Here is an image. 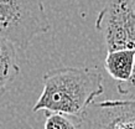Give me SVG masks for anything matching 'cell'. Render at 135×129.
Here are the masks:
<instances>
[{
	"instance_id": "1",
	"label": "cell",
	"mask_w": 135,
	"mask_h": 129,
	"mask_svg": "<svg viewBox=\"0 0 135 129\" xmlns=\"http://www.w3.org/2000/svg\"><path fill=\"white\" fill-rule=\"evenodd\" d=\"M44 88L32 111L79 117L104 91L100 73L88 68H55L44 75Z\"/></svg>"
},
{
	"instance_id": "3",
	"label": "cell",
	"mask_w": 135,
	"mask_h": 129,
	"mask_svg": "<svg viewBox=\"0 0 135 129\" xmlns=\"http://www.w3.org/2000/svg\"><path fill=\"white\" fill-rule=\"evenodd\" d=\"M95 27L108 51H135V11L131 0H107L97 16Z\"/></svg>"
},
{
	"instance_id": "5",
	"label": "cell",
	"mask_w": 135,
	"mask_h": 129,
	"mask_svg": "<svg viewBox=\"0 0 135 129\" xmlns=\"http://www.w3.org/2000/svg\"><path fill=\"white\" fill-rule=\"evenodd\" d=\"M16 50L11 42L0 39V96L8 91L20 73Z\"/></svg>"
},
{
	"instance_id": "6",
	"label": "cell",
	"mask_w": 135,
	"mask_h": 129,
	"mask_svg": "<svg viewBox=\"0 0 135 129\" xmlns=\"http://www.w3.org/2000/svg\"><path fill=\"white\" fill-rule=\"evenodd\" d=\"M135 61L134 50H113L108 51L104 61V67L108 75L117 79L118 82H124L130 78Z\"/></svg>"
},
{
	"instance_id": "2",
	"label": "cell",
	"mask_w": 135,
	"mask_h": 129,
	"mask_svg": "<svg viewBox=\"0 0 135 129\" xmlns=\"http://www.w3.org/2000/svg\"><path fill=\"white\" fill-rule=\"evenodd\" d=\"M50 29L42 0H0V39L16 49L26 50L35 36Z\"/></svg>"
},
{
	"instance_id": "7",
	"label": "cell",
	"mask_w": 135,
	"mask_h": 129,
	"mask_svg": "<svg viewBox=\"0 0 135 129\" xmlns=\"http://www.w3.org/2000/svg\"><path fill=\"white\" fill-rule=\"evenodd\" d=\"M46 121L44 129H77L76 118L62 113L46 112Z\"/></svg>"
},
{
	"instance_id": "9",
	"label": "cell",
	"mask_w": 135,
	"mask_h": 129,
	"mask_svg": "<svg viewBox=\"0 0 135 129\" xmlns=\"http://www.w3.org/2000/svg\"><path fill=\"white\" fill-rule=\"evenodd\" d=\"M131 3H133V8H134V11H135V0H131Z\"/></svg>"
},
{
	"instance_id": "8",
	"label": "cell",
	"mask_w": 135,
	"mask_h": 129,
	"mask_svg": "<svg viewBox=\"0 0 135 129\" xmlns=\"http://www.w3.org/2000/svg\"><path fill=\"white\" fill-rule=\"evenodd\" d=\"M117 89L122 96H125L129 99L135 101V61L130 78L124 81V82H119L117 86Z\"/></svg>"
},
{
	"instance_id": "10",
	"label": "cell",
	"mask_w": 135,
	"mask_h": 129,
	"mask_svg": "<svg viewBox=\"0 0 135 129\" xmlns=\"http://www.w3.org/2000/svg\"><path fill=\"white\" fill-rule=\"evenodd\" d=\"M0 129H1V124H0Z\"/></svg>"
},
{
	"instance_id": "4",
	"label": "cell",
	"mask_w": 135,
	"mask_h": 129,
	"mask_svg": "<svg viewBox=\"0 0 135 129\" xmlns=\"http://www.w3.org/2000/svg\"><path fill=\"white\" fill-rule=\"evenodd\" d=\"M77 129H135V101L92 102L79 117Z\"/></svg>"
}]
</instances>
